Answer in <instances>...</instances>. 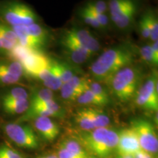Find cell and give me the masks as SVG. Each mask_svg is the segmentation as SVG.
Here are the masks:
<instances>
[{"instance_id":"obj_1","label":"cell","mask_w":158,"mask_h":158,"mask_svg":"<svg viewBox=\"0 0 158 158\" xmlns=\"http://www.w3.org/2000/svg\"><path fill=\"white\" fill-rule=\"evenodd\" d=\"M135 56V50L129 45L108 48L91 65V75L97 81H106L118 70L133 64Z\"/></svg>"},{"instance_id":"obj_2","label":"cell","mask_w":158,"mask_h":158,"mask_svg":"<svg viewBox=\"0 0 158 158\" xmlns=\"http://www.w3.org/2000/svg\"><path fill=\"white\" fill-rule=\"evenodd\" d=\"M78 141L85 151L92 157L106 158L116 149L118 133L108 127L96 128L78 134Z\"/></svg>"},{"instance_id":"obj_3","label":"cell","mask_w":158,"mask_h":158,"mask_svg":"<svg viewBox=\"0 0 158 158\" xmlns=\"http://www.w3.org/2000/svg\"><path fill=\"white\" fill-rule=\"evenodd\" d=\"M143 72L133 64L121 69L106 81L112 92L122 102L130 100L135 95L143 80Z\"/></svg>"},{"instance_id":"obj_4","label":"cell","mask_w":158,"mask_h":158,"mask_svg":"<svg viewBox=\"0 0 158 158\" xmlns=\"http://www.w3.org/2000/svg\"><path fill=\"white\" fill-rule=\"evenodd\" d=\"M0 17L10 27L28 26L37 22L38 15L30 6L19 0L0 4Z\"/></svg>"},{"instance_id":"obj_5","label":"cell","mask_w":158,"mask_h":158,"mask_svg":"<svg viewBox=\"0 0 158 158\" xmlns=\"http://www.w3.org/2000/svg\"><path fill=\"white\" fill-rule=\"evenodd\" d=\"M110 18L119 29L130 27L141 5L140 0H107Z\"/></svg>"},{"instance_id":"obj_6","label":"cell","mask_w":158,"mask_h":158,"mask_svg":"<svg viewBox=\"0 0 158 158\" xmlns=\"http://www.w3.org/2000/svg\"><path fill=\"white\" fill-rule=\"evenodd\" d=\"M135 103L145 110L157 111L158 110L157 73L154 70L141 84L135 94Z\"/></svg>"},{"instance_id":"obj_7","label":"cell","mask_w":158,"mask_h":158,"mask_svg":"<svg viewBox=\"0 0 158 158\" xmlns=\"http://www.w3.org/2000/svg\"><path fill=\"white\" fill-rule=\"evenodd\" d=\"M141 149L155 155L158 151V138L155 127L151 122L144 118H136L131 122Z\"/></svg>"},{"instance_id":"obj_8","label":"cell","mask_w":158,"mask_h":158,"mask_svg":"<svg viewBox=\"0 0 158 158\" xmlns=\"http://www.w3.org/2000/svg\"><path fill=\"white\" fill-rule=\"evenodd\" d=\"M5 132L19 147L34 149L39 147V141L35 131L29 125L11 123L5 126Z\"/></svg>"},{"instance_id":"obj_9","label":"cell","mask_w":158,"mask_h":158,"mask_svg":"<svg viewBox=\"0 0 158 158\" xmlns=\"http://www.w3.org/2000/svg\"><path fill=\"white\" fill-rule=\"evenodd\" d=\"M62 37L70 40L81 47L95 54L100 49V44L89 31L85 29L72 27L63 31Z\"/></svg>"},{"instance_id":"obj_10","label":"cell","mask_w":158,"mask_h":158,"mask_svg":"<svg viewBox=\"0 0 158 158\" xmlns=\"http://www.w3.org/2000/svg\"><path fill=\"white\" fill-rule=\"evenodd\" d=\"M52 62L50 57L41 51H34L21 61V64L25 74L35 78L40 72L47 68Z\"/></svg>"},{"instance_id":"obj_11","label":"cell","mask_w":158,"mask_h":158,"mask_svg":"<svg viewBox=\"0 0 158 158\" xmlns=\"http://www.w3.org/2000/svg\"><path fill=\"white\" fill-rule=\"evenodd\" d=\"M91 81L84 76H76L62 84L61 97L68 101H75L83 92L89 88Z\"/></svg>"},{"instance_id":"obj_12","label":"cell","mask_w":158,"mask_h":158,"mask_svg":"<svg viewBox=\"0 0 158 158\" xmlns=\"http://www.w3.org/2000/svg\"><path fill=\"white\" fill-rule=\"evenodd\" d=\"M116 149L119 155H133L141 149L137 135L133 128H126L118 133V143Z\"/></svg>"},{"instance_id":"obj_13","label":"cell","mask_w":158,"mask_h":158,"mask_svg":"<svg viewBox=\"0 0 158 158\" xmlns=\"http://www.w3.org/2000/svg\"><path fill=\"white\" fill-rule=\"evenodd\" d=\"M24 74L22 65L15 60L0 61V85L15 84Z\"/></svg>"},{"instance_id":"obj_14","label":"cell","mask_w":158,"mask_h":158,"mask_svg":"<svg viewBox=\"0 0 158 158\" xmlns=\"http://www.w3.org/2000/svg\"><path fill=\"white\" fill-rule=\"evenodd\" d=\"M61 45L64 48V50L70 60L75 64H84L89 59L94 55L90 51L62 36L61 37Z\"/></svg>"},{"instance_id":"obj_15","label":"cell","mask_w":158,"mask_h":158,"mask_svg":"<svg viewBox=\"0 0 158 158\" xmlns=\"http://www.w3.org/2000/svg\"><path fill=\"white\" fill-rule=\"evenodd\" d=\"M35 78L41 81L45 87L51 91L59 90L63 84L54 60L48 68L40 72Z\"/></svg>"},{"instance_id":"obj_16","label":"cell","mask_w":158,"mask_h":158,"mask_svg":"<svg viewBox=\"0 0 158 158\" xmlns=\"http://www.w3.org/2000/svg\"><path fill=\"white\" fill-rule=\"evenodd\" d=\"M34 125L40 135L48 141H53L59 135V127L51 117L39 116L35 118Z\"/></svg>"},{"instance_id":"obj_17","label":"cell","mask_w":158,"mask_h":158,"mask_svg":"<svg viewBox=\"0 0 158 158\" xmlns=\"http://www.w3.org/2000/svg\"><path fill=\"white\" fill-rule=\"evenodd\" d=\"M26 26H16V27H11L13 30L17 35L19 44L27 48L33 49V50L40 51L43 46L36 40L33 38L26 30Z\"/></svg>"},{"instance_id":"obj_18","label":"cell","mask_w":158,"mask_h":158,"mask_svg":"<svg viewBox=\"0 0 158 158\" xmlns=\"http://www.w3.org/2000/svg\"><path fill=\"white\" fill-rule=\"evenodd\" d=\"M3 110L9 114H21L26 113L29 109V101L28 99L25 100H13V101L2 102Z\"/></svg>"},{"instance_id":"obj_19","label":"cell","mask_w":158,"mask_h":158,"mask_svg":"<svg viewBox=\"0 0 158 158\" xmlns=\"http://www.w3.org/2000/svg\"><path fill=\"white\" fill-rule=\"evenodd\" d=\"M75 121L83 131H90L95 129L88 108L78 110L75 114Z\"/></svg>"},{"instance_id":"obj_20","label":"cell","mask_w":158,"mask_h":158,"mask_svg":"<svg viewBox=\"0 0 158 158\" xmlns=\"http://www.w3.org/2000/svg\"><path fill=\"white\" fill-rule=\"evenodd\" d=\"M26 30L33 38L36 40L43 47L46 45L48 41V32L44 27L38 24L37 23L26 26Z\"/></svg>"},{"instance_id":"obj_21","label":"cell","mask_w":158,"mask_h":158,"mask_svg":"<svg viewBox=\"0 0 158 158\" xmlns=\"http://www.w3.org/2000/svg\"><path fill=\"white\" fill-rule=\"evenodd\" d=\"M64 149H66L69 152L77 158H88L89 155L82 147L80 143L76 140L66 139L62 142L61 145Z\"/></svg>"},{"instance_id":"obj_22","label":"cell","mask_w":158,"mask_h":158,"mask_svg":"<svg viewBox=\"0 0 158 158\" xmlns=\"http://www.w3.org/2000/svg\"><path fill=\"white\" fill-rule=\"evenodd\" d=\"M90 116L93 121L94 127L101 128L107 127L110 124V118L106 113L101 110L97 109L94 108H88Z\"/></svg>"},{"instance_id":"obj_23","label":"cell","mask_w":158,"mask_h":158,"mask_svg":"<svg viewBox=\"0 0 158 158\" xmlns=\"http://www.w3.org/2000/svg\"><path fill=\"white\" fill-rule=\"evenodd\" d=\"M76 101L78 103L81 105H89V106H107L105 102L102 101L100 98H99L94 92L89 89H86L85 92L81 94L80 96L77 98Z\"/></svg>"},{"instance_id":"obj_24","label":"cell","mask_w":158,"mask_h":158,"mask_svg":"<svg viewBox=\"0 0 158 158\" xmlns=\"http://www.w3.org/2000/svg\"><path fill=\"white\" fill-rule=\"evenodd\" d=\"M145 14L150 32L149 38L152 42L158 41V20L155 12L154 10L149 8L145 12Z\"/></svg>"},{"instance_id":"obj_25","label":"cell","mask_w":158,"mask_h":158,"mask_svg":"<svg viewBox=\"0 0 158 158\" xmlns=\"http://www.w3.org/2000/svg\"><path fill=\"white\" fill-rule=\"evenodd\" d=\"M55 62H56L57 70H58L62 84H64L65 82L68 81L70 79L72 78L73 77L77 76L76 69L73 68L72 65L66 62H57V61H55Z\"/></svg>"},{"instance_id":"obj_26","label":"cell","mask_w":158,"mask_h":158,"mask_svg":"<svg viewBox=\"0 0 158 158\" xmlns=\"http://www.w3.org/2000/svg\"><path fill=\"white\" fill-rule=\"evenodd\" d=\"M34 51L37 50H33V49L29 48L27 47L18 44L15 45L13 48L7 55L12 60H15L19 62H21L23 59H25L26 57Z\"/></svg>"},{"instance_id":"obj_27","label":"cell","mask_w":158,"mask_h":158,"mask_svg":"<svg viewBox=\"0 0 158 158\" xmlns=\"http://www.w3.org/2000/svg\"><path fill=\"white\" fill-rule=\"evenodd\" d=\"M29 94L25 89L21 87H16L12 89L9 92L5 94L2 99V102L13 101V100H25L28 99Z\"/></svg>"},{"instance_id":"obj_28","label":"cell","mask_w":158,"mask_h":158,"mask_svg":"<svg viewBox=\"0 0 158 158\" xmlns=\"http://www.w3.org/2000/svg\"><path fill=\"white\" fill-rule=\"evenodd\" d=\"M78 15L86 24L93 27L94 29L102 30L101 27L98 23L95 18L94 17V15L91 13V12L84 5L78 10Z\"/></svg>"},{"instance_id":"obj_29","label":"cell","mask_w":158,"mask_h":158,"mask_svg":"<svg viewBox=\"0 0 158 158\" xmlns=\"http://www.w3.org/2000/svg\"><path fill=\"white\" fill-rule=\"evenodd\" d=\"M139 53L141 57L143 59L144 62L148 64L156 66L158 64V56L155 55L152 49L151 45H147L142 46L139 49Z\"/></svg>"},{"instance_id":"obj_30","label":"cell","mask_w":158,"mask_h":158,"mask_svg":"<svg viewBox=\"0 0 158 158\" xmlns=\"http://www.w3.org/2000/svg\"><path fill=\"white\" fill-rule=\"evenodd\" d=\"M51 99H54L53 91L47 88L41 89L37 91L32 96L31 102H29V106H34V105L38 104L40 102L45 101V100H51Z\"/></svg>"},{"instance_id":"obj_31","label":"cell","mask_w":158,"mask_h":158,"mask_svg":"<svg viewBox=\"0 0 158 158\" xmlns=\"http://www.w3.org/2000/svg\"><path fill=\"white\" fill-rule=\"evenodd\" d=\"M89 89L100 98L106 105L110 102V98L107 90L98 81H92L89 84Z\"/></svg>"},{"instance_id":"obj_32","label":"cell","mask_w":158,"mask_h":158,"mask_svg":"<svg viewBox=\"0 0 158 158\" xmlns=\"http://www.w3.org/2000/svg\"><path fill=\"white\" fill-rule=\"evenodd\" d=\"M0 34L2 37L10 41V42L16 45L19 44V40L15 31L13 30L11 27H9L7 24L0 22Z\"/></svg>"},{"instance_id":"obj_33","label":"cell","mask_w":158,"mask_h":158,"mask_svg":"<svg viewBox=\"0 0 158 158\" xmlns=\"http://www.w3.org/2000/svg\"><path fill=\"white\" fill-rule=\"evenodd\" d=\"M83 5H84L85 7H86V8L91 12V13L94 15V17L95 18L97 21H98L99 24H100V27H101L102 29L107 28L108 23H109V19H108V14L99 13V12H97L96 10H94L93 8H92V7H91L90 6L86 3V2H85Z\"/></svg>"},{"instance_id":"obj_34","label":"cell","mask_w":158,"mask_h":158,"mask_svg":"<svg viewBox=\"0 0 158 158\" xmlns=\"http://www.w3.org/2000/svg\"><path fill=\"white\" fill-rule=\"evenodd\" d=\"M139 31L140 34L142 38L143 39H149L150 37V32L149 27H148V23L147 17H146L145 13L142 15L141 19L139 21Z\"/></svg>"},{"instance_id":"obj_35","label":"cell","mask_w":158,"mask_h":158,"mask_svg":"<svg viewBox=\"0 0 158 158\" xmlns=\"http://www.w3.org/2000/svg\"><path fill=\"white\" fill-rule=\"evenodd\" d=\"M0 158H23L15 150L7 147H0Z\"/></svg>"},{"instance_id":"obj_36","label":"cell","mask_w":158,"mask_h":158,"mask_svg":"<svg viewBox=\"0 0 158 158\" xmlns=\"http://www.w3.org/2000/svg\"><path fill=\"white\" fill-rule=\"evenodd\" d=\"M14 46V44L7 40L5 37L2 36L1 34H0V52L7 54Z\"/></svg>"},{"instance_id":"obj_37","label":"cell","mask_w":158,"mask_h":158,"mask_svg":"<svg viewBox=\"0 0 158 158\" xmlns=\"http://www.w3.org/2000/svg\"><path fill=\"white\" fill-rule=\"evenodd\" d=\"M57 156H58L59 158H77L74 155H73L70 152H69L66 149L62 147V146H60V147H59L58 155Z\"/></svg>"},{"instance_id":"obj_38","label":"cell","mask_w":158,"mask_h":158,"mask_svg":"<svg viewBox=\"0 0 158 158\" xmlns=\"http://www.w3.org/2000/svg\"><path fill=\"white\" fill-rule=\"evenodd\" d=\"M153 155L150 154L143 149L139 150L133 155V158H154Z\"/></svg>"},{"instance_id":"obj_39","label":"cell","mask_w":158,"mask_h":158,"mask_svg":"<svg viewBox=\"0 0 158 158\" xmlns=\"http://www.w3.org/2000/svg\"><path fill=\"white\" fill-rule=\"evenodd\" d=\"M152 49L154 51L155 55L158 56V41H155V42H153L152 45H151Z\"/></svg>"},{"instance_id":"obj_40","label":"cell","mask_w":158,"mask_h":158,"mask_svg":"<svg viewBox=\"0 0 158 158\" xmlns=\"http://www.w3.org/2000/svg\"><path fill=\"white\" fill-rule=\"evenodd\" d=\"M40 158H59V157H58V156L56 155H50L44 156V157H40Z\"/></svg>"},{"instance_id":"obj_41","label":"cell","mask_w":158,"mask_h":158,"mask_svg":"<svg viewBox=\"0 0 158 158\" xmlns=\"http://www.w3.org/2000/svg\"><path fill=\"white\" fill-rule=\"evenodd\" d=\"M117 158H133V155H118Z\"/></svg>"},{"instance_id":"obj_42","label":"cell","mask_w":158,"mask_h":158,"mask_svg":"<svg viewBox=\"0 0 158 158\" xmlns=\"http://www.w3.org/2000/svg\"><path fill=\"white\" fill-rule=\"evenodd\" d=\"M88 158H97V157H90V156H89Z\"/></svg>"}]
</instances>
